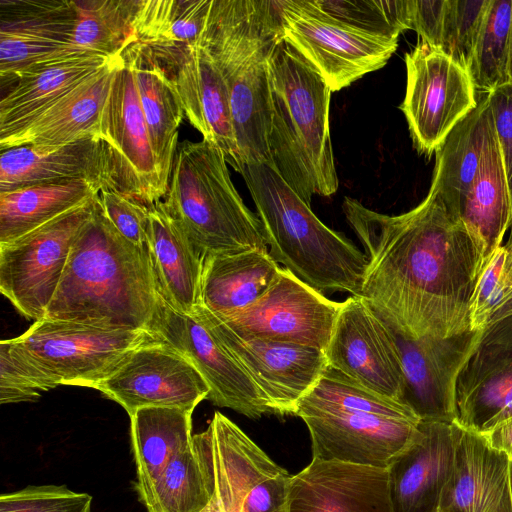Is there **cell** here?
<instances>
[{"label":"cell","mask_w":512,"mask_h":512,"mask_svg":"<svg viewBox=\"0 0 512 512\" xmlns=\"http://www.w3.org/2000/svg\"><path fill=\"white\" fill-rule=\"evenodd\" d=\"M342 209L367 257L360 297L379 316L413 338L470 329L483 258L435 193L400 215L374 211L351 197Z\"/></svg>","instance_id":"6da1fadb"},{"label":"cell","mask_w":512,"mask_h":512,"mask_svg":"<svg viewBox=\"0 0 512 512\" xmlns=\"http://www.w3.org/2000/svg\"><path fill=\"white\" fill-rule=\"evenodd\" d=\"M158 298L148 246L123 237L105 217L97 198L93 216L73 243L44 319L148 331Z\"/></svg>","instance_id":"7a4b0ae2"},{"label":"cell","mask_w":512,"mask_h":512,"mask_svg":"<svg viewBox=\"0 0 512 512\" xmlns=\"http://www.w3.org/2000/svg\"><path fill=\"white\" fill-rule=\"evenodd\" d=\"M282 40L277 1L212 0L201 42L225 83L242 165L272 166L270 60Z\"/></svg>","instance_id":"3957f363"},{"label":"cell","mask_w":512,"mask_h":512,"mask_svg":"<svg viewBox=\"0 0 512 512\" xmlns=\"http://www.w3.org/2000/svg\"><path fill=\"white\" fill-rule=\"evenodd\" d=\"M239 173L254 201L271 257L320 292L361 296L365 253L326 226L273 166L245 163Z\"/></svg>","instance_id":"277c9868"},{"label":"cell","mask_w":512,"mask_h":512,"mask_svg":"<svg viewBox=\"0 0 512 512\" xmlns=\"http://www.w3.org/2000/svg\"><path fill=\"white\" fill-rule=\"evenodd\" d=\"M270 88L272 166L309 205L315 194H335L339 180L329 123L332 90L284 40L270 60Z\"/></svg>","instance_id":"5b68a950"},{"label":"cell","mask_w":512,"mask_h":512,"mask_svg":"<svg viewBox=\"0 0 512 512\" xmlns=\"http://www.w3.org/2000/svg\"><path fill=\"white\" fill-rule=\"evenodd\" d=\"M162 201L202 258L268 250L260 220L234 187L225 155L203 139L178 144Z\"/></svg>","instance_id":"8992f818"},{"label":"cell","mask_w":512,"mask_h":512,"mask_svg":"<svg viewBox=\"0 0 512 512\" xmlns=\"http://www.w3.org/2000/svg\"><path fill=\"white\" fill-rule=\"evenodd\" d=\"M192 446L222 512H288L292 476L222 413Z\"/></svg>","instance_id":"52a82bcc"},{"label":"cell","mask_w":512,"mask_h":512,"mask_svg":"<svg viewBox=\"0 0 512 512\" xmlns=\"http://www.w3.org/2000/svg\"><path fill=\"white\" fill-rule=\"evenodd\" d=\"M156 337L149 331L107 330L94 326L41 319L12 346L58 385L94 388L135 348Z\"/></svg>","instance_id":"ba28073f"},{"label":"cell","mask_w":512,"mask_h":512,"mask_svg":"<svg viewBox=\"0 0 512 512\" xmlns=\"http://www.w3.org/2000/svg\"><path fill=\"white\" fill-rule=\"evenodd\" d=\"M283 40L325 80L332 92L382 68L398 38L372 34L341 23L310 0L277 1Z\"/></svg>","instance_id":"9c48e42d"},{"label":"cell","mask_w":512,"mask_h":512,"mask_svg":"<svg viewBox=\"0 0 512 512\" xmlns=\"http://www.w3.org/2000/svg\"><path fill=\"white\" fill-rule=\"evenodd\" d=\"M97 198L0 245V292L27 319L45 318L73 243L93 216Z\"/></svg>","instance_id":"30bf717a"},{"label":"cell","mask_w":512,"mask_h":512,"mask_svg":"<svg viewBox=\"0 0 512 512\" xmlns=\"http://www.w3.org/2000/svg\"><path fill=\"white\" fill-rule=\"evenodd\" d=\"M98 137L106 148L107 188L148 208L167 193L152 150L131 63L121 53L102 111Z\"/></svg>","instance_id":"8fae6325"},{"label":"cell","mask_w":512,"mask_h":512,"mask_svg":"<svg viewBox=\"0 0 512 512\" xmlns=\"http://www.w3.org/2000/svg\"><path fill=\"white\" fill-rule=\"evenodd\" d=\"M406 92L400 105L413 144L430 157L477 105L468 72L441 50L420 41L405 55Z\"/></svg>","instance_id":"7c38bea8"},{"label":"cell","mask_w":512,"mask_h":512,"mask_svg":"<svg viewBox=\"0 0 512 512\" xmlns=\"http://www.w3.org/2000/svg\"><path fill=\"white\" fill-rule=\"evenodd\" d=\"M341 305L282 267L256 301L216 317L242 339L296 343L325 352Z\"/></svg>","instance_id":"4fadbf2b"},{"label":"cell","mask_w":512,"mask_h":512,"mask_svg":"<svg viewBox=\"0 0 512 512\" xmlns=\"http://www.w3.org/2000/svg\"><path fill=\"white\" fill-rule=\"evenodd\" d=\"M148 331L183 354L209 386L214 405L250 419L275 414L249 373L192 314L173 309L159 294Z\"/></svg>","instance_id":"5bb4252c"},{"label":"cell","mask_w":512,"mask_h":512,"mask_svg":"<svg viewBox=\"0 0 512 512\" xmlns=\"http://www.w3.org/2000/svg\"><path fill=\"white\" fill-rule=\"evenodd\" d=\"M194 315L249 373L276 415H295L299 402L324 370L325 352L315 347L271 340L242 339L201 305Z\"/></svg>","instance_id":"9a60e30c"},{"label":"cell","mask_w":512,"mask_h":512,"mask_svg":"<svg viewBox=\"0 0 512 512\" xmlns=\"http://www.w3.org/2000/svg\"><path fill=\"white\" fill-rule=\"evenodd\" d=\"M94 389L119 403L129 416L145 407L194 411L210 392L195 366L157 338L131 351Z\"/></svg>","instance_id":"2e32d148"},{"label":"cell","mask_w":512,"mask_h":512,"mask_svg":"<svg viewBox=\"0 0 512 512\" xmlns=\"http://www.w3.org/2000/svg\"><path fill=\"white\" fill-rule=\"evenodd\" d=\"M325 356L329 367L401 402L404 376L397 345L364 298L351 295L342 302Z\"/></svg>","instance_id":"e0dca14e"},{"label":"cell","mask_w":512,"mask_h":512,"mask_svg":"<svg viewBox=\"0 0 512 512\" xmlns=\"http://www.w3.org/2000/svg\"><path fill=\"white\" fill-rule=\"evenodd\" d=\"M455 422L484 434L512 416V314L482 330L454 383Z\"/></svg>","instance_id":"ac0fdd59"},{"label":"cell","mask_w":512,"mask_h":512,"mask_svg":"<svg viewBox=\"0 0 512 512\" xmlns=\"http://www.w3.org/2000/svg\"><path fill=\"white\" fill-rule=\"evenodd\" d=\"M311 437L313 458L388 468L418 435L420 420L297 406Z\"/></svg>","instance_id":"d6986e66"},{"label":"cell","mask_w":512,"mask_h":512,"mask_svg":"<svg viewBox=\"0 0 512 512\" xmlns=\"http://www.w3.org/2000/svg\"><path fill=\"white\" fill-rule=\"evenodd\" d=\"M74 0H0V83L68 58Z\"/></svg>","instance_id":"ffe728a7"},{"label":"cell","mask_w":512,"mask_h":512,"mask_svg":"<svg viewBox=\"0 0 512 512\" xmlns=\"http://www.w3.org/2000/svg\"><path fill=\"white\" fill-rule=\"evenodd\" d=\"M379 317L391 332L400 354L404 376L401 402L420 421L455 422V379L480 331L468 329L447 337L413 338Z\"/></svg>","instance_id":"44dd1931"},{"label":"cell","mask_w":512,"mask_h":512,"mask_svg":"<svg viewBox=\"0 0 512 512\" xmlns=\"http://www.w3.org/2000/svg\"><path fill=\"white\" fill-rule=\"evenodd\" d=\"M179 94L184 114L203 140L218 147L237 172L242 162L228 92L209 51L200 41L160 60Z\"/></svg>","instance_id":"7402d4cb"},{"label":"cell","mask_w":512,"mask_h":512,"mask_svg":"<svg viewBox=\"0 0 512 512\" xmlns=\"http://www.w3.org/2000/svg\"><path fill=\"white\" fill-rule=\"evenodd\" d=\"M288 512H393L387 468L312 458L291 478Z\"/></svg>","instance_id":"603a6c76"},{"label":"cell","mask_w":512,"mask_h":512,"mask_svg":"<svg viewBox=\"0 0 512 512\" xmlns=\"http://www.w3.org/2000/svg\"><path fill=\"white\" fill-rule=\"evenodd\" d=\"M459 428L456 422H419L416 439L387 468L393 512H439Z\"/></svg>","instance_id":"cb8c5ba5"},{"label":"cell","mask_w":512,"mask_h":512,"mask_svg":"<svg viewBox=\"0 0 512 512\" xmlns=\"http://www.w3.org/2000/svg\"><path fill=\"white\" fill-rule=\"evenodd\" d=\"M439 512H512L510 459L482 434L460 426Z\"/></svg>","instance_id":"d4e9b609"},{"label":"cell","mask_w":512,"mask_h":512,"mask_svg":"<svg viewBox=\"0 0 512 512\" xmlns=\"http://www.w3.org/2000/svg\"><path fill=\"white\" fill-rule=\"evenodd\" d=\"M70 179H86L107 188L106 148L99 137L63 145H22L1 151L0 193Z\"/></svg>","instance_id":"484cf974"},{"label":"cell","mask_w":512,"mask_h":512,"mask_svg":"<svg viewBox=\"0 0 512 512\" xmlns=\"http://www.w3.org/2000/svg\"><path fill=\"white\" fill-rule=\"evenodd\" d=\"M120 55L20 130L1 139L0 151L22 145H63L98 137L102 111Z\"/></svg>","instance_id":"4316f807"},{"label":"cell","mask_w":512,"mask_h":512,"mask_svg":"<svg viewBox=\"0 0 512 512\" xmlns=\"http://www.w3.org/2000/svg\"><path fill=\"white\" fill-rule=\"evenodd\" d=\"M128 57L154 157L163 186L168 190L178 130L184 118L182 103L164 64L136 39L123 51Z\"/></svg>","instance_id":"83f0119b"},{"label":"cell","mask_w":512,"mask_h":512,"mask_svg":"<svg viewBox=\"0 0 512 512\" xmlns=\"http://www.w3.org/2000/svg\"><path fill=\"white\" fill-rule=\"evenodd\" d=\"M147 246L159 294L173 309L192 314L200 304L203 258L163 201L149 208Z\"/></svg>","instance_id":"f1b7e54d"},{"label":"cell","mask_w":512,"mask_h":512,"mask_svg":"<svg viewBox=\"0 0 512 512\" xmlns=\"http://www.w3.org/2000/svg\"><path fill=\"white\" fill-rule=\"evenodd\" d=\"M491 110L487 94L450 131L435 152L436 161L429 191L446 209L459 215L481 167Z\"/></svg>","instance_id":"f546056e"},{"label":"cell","mask_w":512,"mask_h":512,"mask_svg":"<svg viewBox=\"0 0 512 512\" xmlns=\"http://www.w3.org/2000/svg\"><path fill=\"white\" fill-rule=\"evenodd\" d=\"M281 268L269 250L206 256L199 305L217 317L244 308L266 292Z\"/></svg>","instance_id":"4dcf8cb0"},{"label":"cell","mask_w":512,"mask_h":512,"mask_svg":"<svg viewBox=\"0 0 512 512\" xmlns=\"http://www.w3.org/2000/svg\"><path fill=\"white\" fill-rule=\"evenodd\" d=\"M459 220L477 244L484 266L493 252L502 245L504 234L512 222L506 173L492 113L481 167L466 197Z\"/></svg>","instance_id":"1f68e13d"},{"label":"cell","mask_w":512,"mask_h":512,"mask_svg":"<svg viewBox=\"0 0 512 512\" xmlns=\"http://www.w3.org/2000/svg\"><path fill=\"white\" fill-rule=\"evenodd\" d=\"M112 59L71 58L19 77L0 100V140L20 130Z\"/></svg>","instance_id":"d6a6232c"},{"label":"cell","mask_w":512,"mask_h":512,"mask_svg":"<svg viewBox=\"0 0 512 512\" xmlns=\"http://www.w3.org/2000/svg\"><path fill=\"white\" fill-rule=\"evenodd\" d=\"M192 413L178 407H145L130 416L136 490L143 504L168 465L191 446Z\"/></svg>","instance_id":"836d02e7"},{"label":"cell","mask_w":512,"mask_h":512,"mask_svg":"<svg viewBox=\"0 0 512 512\" xmlns=\"http://www.w3.org/2000/svg\"><path fill=\"white\" fill-rule=\"evenodd\" d=\"M103 188L102 184L94 181L70 179L0 193V245L84 205Z\"/></svg>","instance_id":"e575fe53"},{"label":"cell","mask_w":512,"mask_h":512,"mask_svg":"<svg viewBox=\"0 0 512 512\" xmlns=\"http://www.w3.org/2000/svg\"><path fill=\"white\" fill-rule=\"evenodd\" d=\"M212 0H139L134 17L138 42L163 60L197 44Z\"/></svg>","instance_id":"d590c367"},{"label":"cell","mask_w":512,"mask_h":512,"mask_svg":"<svg viewBox=\"0 0 512 512\" xmlns=\"http://www.w3.org/2000/svg\"><path fill=\"white\" fill-rule=\"evenodd\" d=\"M139 0H74L75 26L68 58H114L133 42Z\"/></svg>","instance_id":"8d00e7d4"},{"label":"cell","mask_w":512,"mask_h":512,"mask_svg":"<svg viewBox=\"0 0 512 512\" xmlns=\"http://www.w3.org/2000/svg\"><path fill=\"white\" fill-rule=\"evenodd\" d=\"M512 0H491L467 72L475 87L489 93L509 83Z\"/></svg>","instance_id":"74e56055"},{"label":"cell","mask_w":512,"mask_h":512,"mask_svg":"<svg viewBox=\"0 0 512 512\" xmlns=\"http://www.w3.org/2000/svg\"><path fill=\"white\" fill-rule=\"evenodd\" d=\"M363 412L383 417L420 420L405 404L380 395L329 366L298 406Z\"/></svg>","instance_id":"f35d334b"},{"label":"cell","mask_w":512,"mask_h":512,"mask_svg":"<svg viewBox=\"0 0 512 512\" xmlns=\"http://www.w3.org/2000/svg\"><path fill=\"white\" fill-rule=\"evenodd\" d=\"M211 497L191 444L164 470L144 506L147 512H201Z\"/></svg>","instance_id":"ab89813d"},{"label":"cell","mask_w":512,"mask_h":512,"mask_svg":"<svg viewBox=\"0 0 512 512\" xmlns=\"http://www.w3.org/2000/svg\"><path fill=\"white\" fill-rule=\"evenodd\" d=\"M324 14L348 26L398 38L411 29L412 0H313Z\"/></svg>","instance_id":"60d3db41"},{"label":"cell","mask_w":512,"mask_h":512,"mask_svg":"<svg viewBox=\"0 0 512 512\" xmlns=\"http://www.w3.org/2000/svg\"><path fill=\"white\" fill-rule=\"evenodd\" d=\"M512 314V250L505 244L489 257L478 278L469 307V328L480 331Z\"/></svg>","instance_id":"b9f144b4"},{"label":"cell","mask_w":512,"mask_h":512,"mask_svg":"<svg viewBox=\"0 0 512 512\" xmlns=\"http://www.w3.org/2000/svg\"><path fill=\"white\" fill-rule=\"evenodd\" d=\"M491 0H447L440 50L466 71Z\"/></svg>","instance_id":"7bdbcfd3"},{"label":"cell","mask_w":512,"mask_h":512,"mask_svg":"<svg viewBox=\"0 0 512 512\" xmlns=\"http://www.w3.org/2000/svg\"><path fill=\"white\" fill-rule=\"evenodd\" d=\"M58 384L17 351L8 340L0 342V403L36 401Z\"/></svg>","instance_id":"ee69618b"},{"label":"cell","mask_w":512,"mask_h":512,"mask_svg":"<svg viewBox=\"0 0 512 512\" xmlns=\"http://www.w3.org/2000/svg\"><path fill=\"white\" fill-rule=\"evenodd\" d=\"M92 497L66 486H28L2 494L0 512H91Z\"/></svg>","instance_id":"f6af8a7d"},{"label":"cell","mask_w":512,"mask_h":512,"mask_svg":"<svg viewBox=\"0 0 512 512\" xmlns=\"http://www.w3.org/2000/svg\"><path fill=\"white\" fill-rule=\"evenodd\" d=\"M98 201L105 217L131 243L147 246L149 208L110 188H103Z\"/></svg>","instance_id":"bcb514c9"},{"label":"cell","mask_w":512,"mask_h":512,"mask_svg":"<svg viewBox=\"0 0 512 512\" xmlns=\"http://www.w3.org/2000/svg\"><path fill=\"white\" fill-rule=\"evenodd\" d=\"M486 94L501 149L512 208V82Z\"/></svg>","instance_id":"7dc6e473"},{"label":"cell","mask_w":512,"mask_h":512,"mask_svg":"<svg viewBox=\"0 0 512 512\" xmlns=\"http://www.w3.org/2000/svg\"><path fill=\"white\" fill-rule=\"evenodd\" d=\"M447 0H412L411 29L421 41L440 50Z\"/></svg>","instance_id":"c3c4849f"},{"label":"cell","mask_w":512,"mask_h":512,"mask_svg":"<svg viewBox=\"0 0 512 512\" xmlns=\"http://www.w3.org/2000/svg\"><path fill=\"white\" fill-rule=\"evenodd\" d=\"M482 435L494 449L505 453L512 460V416Z\"/></svg>","instance_id":"681fc988"},{"label":"cell","mask_w":512,"mask_h":512,"mask_svg":"<svg viewBox=\"0 0 512 512\" xmlns=\"http://www.w3.org/2000/svg\"><path fill=\"white\" fill-rule=\"evenodd\" d=\"M201 512H222L216 500L211 497L208 505Z\"/></svg>","instance_id":"f907efd6"},{"label":"cell","mask_w":512,"mask_h":512,"mask_svg":"<svg viewBox=\"0 0 512 512\" xmlns=\"http://www.w3.org/2000/svg\"><path fill=\"white\" fill-rule=\"evenodd\" d=\"M508 75H509L510 82H512V22H511V32H510Z\"/></svg>","instance_id":"816d5d0a"},{"label":"cell","mask_w":512,"mask_h":512,"mask_svg":"<svg viewBox=\"0 0 512 512\" xmlns=\"http://www.w3.org/2000/svg\"><path fill=\"white\" fill-rule=\"evenodd\" d=\"M505 245L512 250V223L510 226V234H509L508 240L505 243Z\"/></svg>","instance_id":"f5cc1de1"},{"label":"cell","mask_w":512,"mask_h":512,"mask_svg":"<svg viewBox=\"0 0 512 512\" xmlns=\"http://www.w3.org/2000/svg\"><path fill=\"white\" fill-rule=\"evenodd\" d=\"M510 484H511V493H512V460H510Z\"/></svg>","instance_id":"db71d44e"}]
</instances>
